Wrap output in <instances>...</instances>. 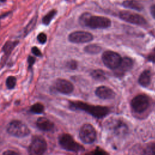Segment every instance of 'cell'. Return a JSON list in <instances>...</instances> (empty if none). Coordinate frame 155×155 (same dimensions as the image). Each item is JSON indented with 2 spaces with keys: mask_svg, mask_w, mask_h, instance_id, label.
Wrapping results in <instances>:
<instances>
[{
  "mask_svg": "<svg viewBox=\"0 0 155 155\" xmlns=\"http://www.w3.org/2000/svg\"><path fill=\"white\" fill-rule=\"evenodd\" d=\"M18 42H11L8 41L5 44L2 48V50L4 52L5 54H10L11 51L13 50V48L16 47V45L18 44Z\"/></svg>",
  "mask_w": 155,
  "mask_h": 155,
  "instance_id": "cell-20",
  "label": "cell"
},
{
  "mask_svg": "<svg viewBox=\"0 0 155 155\" xmlns=\"http://www.w3.org/2000/svg\"><path fill=\"white\" fill-rule=\"evenodd\" d=\"M109 128L117 135H124L127 133L128 128L127 125L119 119H113L108 122Z\"/></svg>",
  "mask_w": 155,
  "mask_h": 155,
  "instance_id": "cell-11",
  "label": "cell"
},
{
  "mask_svg": "<svg viewBox=\"0 0 155 155\" xmlns=\"http://www.w3.org/2000/svg\"><path fill=\"white\" fill-rule=\"evenodd\" d=\"M79 137L84 143H92L94 142L96 138V131L95 128L90 124H85L80 129Z\"/></svg>",
  "mask_w": 155,
  "mask_h": 155,
  "instance_id": "cell-6",
  "label": "cell"
},
{
  "mask_svg": "<svg viewBox=\"0 0 155 155\" xmlns=\"http://www.w3.org/2000/svg\"><path fill=\"white\" fill-rule=\"evenodd\" d=\"M59 143L64 150L72 152L84 151L85 148L83 146L76 142L72 136L68 134H62L59 137Z\"/></svg>",
  "mask_w": 155,
  "mask_h": 155,
  "instance_id": "cell-3",
  "label": "cell"
},
{
  "mask_svg": "<svg viewBox=\"0 0 155 155\" xmlns=\"http://www.w3.org/2000/svg\"><path fill=\"white\" fill-rule=\"evenodd\" d=\"M93 39V36L90 33L84 31H76L68 36V40L73 43H86Z\"/></svg>",
  "mask_w": 155,
  "mask_h": 155,
  "instance_id": "cell-10",
  "label": "cell"
},
{
  "mask_svg": "<svg viewBox=\"0 0 155 155\" xmlns=\"http://www.w3.org/2000/svg\"><path fill=\"white\" fill-rule=\"evenodd\" d=\"M36 124L37 127L44 131H51L54 128V124L48 119L44 117H39Z\"/></svg>",
  "mask_w": 155,
  "mask_h": 155,
  "instance_id": "cell-15",
  "label": "cell"
},
{
  "mask_svg": "<svg viewBox=\"0 0 155 155\" xmlns=\"http://www.w3.org/2000/svg\"><path fill=\"white\" fill-rule=\"evenodd\" d=\"M35 62V58L31 56H29L28 57V68H31L33 66V65L34 64Z\"/></svg>",
  "mask_w": 155,
  "mask_h": 155,
  "instance_id": "cell-30",
  "label": "cell"
},
{
  "mask_svg": "<svg viewBox=\"0 0 155 155\" xmlns=\"http://www.w3.org/2000/svg\"><path fill=\"white\" fill-rule=\"evenodd\" d=\"M56 13H57V12L55 10H52L50 11L42 18V23L46 25H48L50 23V22L51 21V20L53 19V18L55 16V15H56Z\"/></svg>",
  "mask_w": 155,
  "mask_h": 155,
  "instance_id": "cell-21",
  "label": "cell"
},
{
  "mask_svg": "<svg viewBox=\"0 0 155 155\" xmlns=\"http://www.w3.org/2000/svg\"><path fill=\"white\" fill-rule=\"evenodd\" d=\"M150 101L148 97L143 94L136 96L131 101V107L133 110L137 113L144 112L148 107Z\"/></svg>",
  "mask_w": 155,
  "mask_h": 155,
  "instance_id": "cell-8",
  "label": "cell"
},
{
  "mask_svg": "<svg viewBox=\"0 0 155 155\" xmlns=\"http://www.w3.org/2000/svg\"><path fill=\"white\" fill-rule=\"evenodd\" d=\"M122 5L126 7L137 11H141L143 7L139 2L135 0H125L123 2Z\"/></svg>",
  "mask_w": 155,
  "mask_h": 155,
  "instance_id": "cell-17",
  "label": "cell"
},
{
  "mask_svg": "<svg viewBox=\"0 0 155 155\" xmlns=\"http://www.w3.org/2000/svg\"><path fill=\"white\" fill-rule=\"evenodd\" d=\"M36 18H33L32 20L29 22V24H28V25L26 27V29H25V31H26V33H28L31 30H32V28H33V27L35 25V24H36Z\"/></svg>",
  "mask_w": 155,
  "mask_h": 155,
  "instance_id": "cell-25",
  "label": "cell"
},
{
  "mask_svg": "<svg viewBox=\"0 0 155 155\" xmlns=\"http://www.w3.org/2000/svg\"><path fill=\"white\" fill-rule=\"evenodd\" d=\"M44 110V107L41 103H36L31 107L30 111L35 114H41Z\"/></svg>",
  "mask_w": 155,
  "mask_h": 155,
  "instance_id": "cell-22",
  "label": "cell"
},
{
  "mask_svg": "<svg viewBox=\"0 0 155 155\" xmlns=\"http://www.w3.org/2000/svg\"><path fill=\"white\" fill-rule=\"evenodd\" d=\"M18 153L15 152V151H10V150H8L7 151H5L3 153V154H5V155H11V154H18Z\"/></svg>",
  "mask_w": 155,
  "mask_h": 155,
  "instance_id": "cell-32",
  "label": "cell"
},
{
  "mask_svg": "<svg viewBox=\"0 0 155 155\" xmlns=\"http://www.w3.org/2000/svg\"><path fill=\"white\" fill-rule=\"evenodd\" d=\"M96 95L102 99H113L115 96V92L110 87L107 86L98 87L95 90Z\"/></svg>",
  "mask_w": 155,
  "mask_h": 155,
  "instance_id": "cell-14",
  "label": "cell"
},
{
  "mask_svg": "<svg viewBox=\"0 0 155 155\" xmlns=\"http://www.w3.org/2000/svg\"><path fill=\"white\" fill-rule=\"evenodd\" d=\"M7 131L10 134L18 137H25L30 133L29 128L25 124L17 120H12L8 124Z\"/></svg>",
  "mask_w": 155,
  "mask_h": 155,
  "instance_id": "cell-4",
  "label": "cell"
},
{
  "mask_svg": "<svg viewBox=\"0 0 155 155\" xmlns=\"http://www.w3.org/2000/svg\"><path fill=\"white\" fill-rule=\"evenodd\" d=\"M151 82V72L148 70H145L142 72L138 79L139 84L142 87H147Z\"/></svg>",
  "mask_w": 155,
  "mask_h": 155,
  "instance_id": "cell-16",
  "label": "cell"
},
{
  "mask_svg": "<svg viewBox=\"0 0 155 155\" xmlns=\"http://www.w3.org/2000/svg\"><path fill=\"white\" fill-rule=\"evenodd\" d=\"M91 153H93V154H105V151H102V150H96L95 151H94L93 152H92Z\"/></svg>",
  "mask_w": 155,
  "mask_h": 155,
  "instance_id": "cell-33",
  "label": "cell"
},
{
  "mask_svg": "<svg viewBox=\"0 0 155 155\" xmlns=\"http://www.w3.org/2000/svg\"><path fill=\"white\" fill-rule=\"evenodd\" d=\"M91 76L93 79L97 81H104L106 79L105 73L101 69H96L93 70L91 72Z\"/></svg>",
  "mask_w": 155,
  "mask_h": 155,
  "instance_id": "cell-18",
  "label": "cell"
},
{
  "mask_svg": "<svg viewBox=\"0 0 155 155\" xmlns=\"http://www.w3.org/2000/svg\"><path fill=\"white\" fill-rule=\"evenodd\" d=\"M54 87L57 91L65 94L71 93L74 90V86L71 82L64 79H58L55 82Z\"/></svg>",
  "mask_w": 155,
  "mask_h": 155,
  "instance_id": "cell-12",
  "label": "cell"
},
{
  "mask_svg": "<svg viewBox=\"0 0 155 155\" xmlns=\"http://www.w3.org/2000/svg\"><path fill=\"white\" fill-rule=\"evenodd\" d=\"M150 13L154 19H155V5H153L150 7Z\"/></svg>",
  "mask_w": 155,
  "mask_h": 155,
  "instance_id": "cell-31",
  "label": "cell"
},
{
  "mask_svg": "<svg viewBox=\"0 0 155 155\" xmlns=\"http://www.w3.org/2000/svg\"><path fill=\"white\" fill-rule=\"evenodd\" d=\"M47 142L44 138L40 136H35L32 138L28 147V152L32 155L44 154L47 150Z\"/></svg>",
  "mask_w": 155,
  "mask_h": 155,
  "instance_id": "cell-7",
  "label": "cell"
},
{
  "mask_svg": "<svg viewBox=\"0 0 155 155\" xmlns=\"http://www.w3.org/2000/svg\"><path fill=\"white\" fill-rule=\"evenodd\" d=\"M38 40L41 44H44L47 41V36L44 33H41L38 36Z\"/></svg>",
  "mask_w": 155,
  "mask_h": 155,
  "instance_id": "cell-28",
  "label": "cell"
},
{
  "mask_svg": "<svg viewBox=\"0 0 155 155\" xmlns=\"http://www.w3.org/2000/svg\"><path fill=\"white\" fill-rule=\"evenodd\" d=\"M133 65V62L130 58L125 57L122 59V61L115 70V74L117 76H121L127 71L130 70Z\"/></svg>",
  "mask_w": 155,
  "mask_h": 155,
  "instance_id": "cell-13",
  "label": "cell"
},
{
  "mask_svg": "<svg viewBox=\"0 0 155 155\" xmlns=\"http://www.w3.org/2000/svg\"><path fill=\"white\" fill-rule=\"evenodd\" d=\"M122 59L117 53L110 50L105 51L102 55V60L104 64L111 70H115L117 68Z\"/></svg>",
  "mask_w": 155,
  "mask_h": 155,
  "instance_id": "cell-5",
  "label": "cell"
},
{
  "mask_svg": "<svg viewBox=\"0 0 155 155\" xmlns=\"http://www.w3.org/2000/svg\"><path fill=\"white\" fill-rule=\"evenodd\" d=\"M119 18L124 21L136 25H143L147 24L145 19L143 16L128 11L120 12L119 13Z\"/></svg>",
  "mask_w": 155,
  "mask_h": 155,
  "instance_id": "cell-9",
  "label": "cell"
},
{
  "mask_svg": "<svg viewBox=\"0 0 155 155\" xmlns=\"http://www.w3.org/2000/svg\"><path fill=\"white\" fill-rule=\"evenodd\" d=\"M31 52L36 56H39V57H41L42 56L41 51L38 48V47H33L31 48Z\"/></svg>",
  "mask_w": 155,
  "mask_h": 155,
  "instance_id": "cell-29",
  "label": "cell"
},
{
  "mask_svg": "<svg viewBox=\"0 0 155 155\" xmlns=\"http://www.w3.org/2000/svg\"><path fill=\"white\" fill-rule=\"evenodd\" d=\"M16 83V79L14 76H8L6 79V85L8 88L13 89Z\"/></svg>",
  "mask_w": 155,
  "mask_h": 155,
  "instance_id": "cell-23",
  "label": "cell"
},
{
  "mask_svg": "<svg viewBox=\"0 0 155 155\" xmlns=\"http://www.w3.org/2000/svg\"><path fill=\"white\" fill-rule=\"evenodd\" d=\"M84 51L89 54H97L101 51V47L96 44H90L84 48Z\"/></svg>",
  "mask_w": 155,
  "mask_h": 155,
  "instance_id": "cell-19",
  "label": "cell"
},
{
  "mask_svg": "<svg viewBox=\"0 0 155 155\" xmlns=\"http://www.w3.org/2000/svg\"><path fill=\"white\" fill-rule=\"evenodd\" d=\"M80 22L82 25L93 29L107 28L111 25L110 19L99 16H92L88 13H84L80 17Z\"/></svg>",
  "mask_w": 155,
  "mask_h": 155,
  "instance_id": "cell-2",
  "label": "cell"
},
{
  "mask_svg": "<svg viewBox=\"0 0 155 155\" xmlns=\"http://www.w3.org/2000/svg\"><path fill=\"white\" fill-rule=\"evenodd\" d=\"M69 108L72 110H82L96 118H102L107 116L109 108L100 105H92L81 101H71L69 102Z\"/></svg>",
  "mask_w": 155,
  "mask_h": 155,
  "instance_id": "cell-1",
  "label": "cell"
},
{
  "mask_svg": "<svg viewBox=\"0 0 155 155\" xmlns=\"http://www.w3.org/2000/svg\"><path fill=\"white\" fill-rule=\"evenodd\" d=\"M77 66H78L77 62L74 60H70L67 63V67L71 70L76 69L77 68Z\"/></svg>",
  "mask_w": 155,
  "mask_h": 155,
  "instance_id": "cell-26",
  "label": "cell"
},
{
  "mask_svg": "<svg viewBox=\"0 0 155 155\" xmlns=\"http://www.w3.org/2000/svg\"><path fill=\"white\" fill-rule=\"evenodd\" d=\"M4 1H5V0H0V2H4Z\"/></svg>",
  "mask_w": 155,
  "mask_h": 155,
  "instance_id": "cell-34",
  "label": "cell"
},
{
  "mask_svg": "<svg viewBox=\"0 0 155 155\" xmlns=\"http://www.w3.org/2000/svg\"><path fill=\"white\" fill-rule=\"evenodd\" d=\"M147 59L148 61L151 62L153 63H155V48L147 56Z\"/></svg>",
  "mask_w": 155,
  "mask_h": 155,
  "instance_id": "cell-27",
  "label": "cell"
},
{
  "mask_svg": "<svg viewBox=\"0 0 155 155\" xmlns=\"http://www.w3.org/2000/svg\"><path fill=\"white\" fill-rule=\"evenodd\" d=\"M145 151V154H155V142L151 143L150 145H148L147 148Z\"/></svg>",
  "mask_w": 155,
  "mask_h": 155,
  "instance_id": "cell-24",
  "label": "cell"
}]
</instances>
